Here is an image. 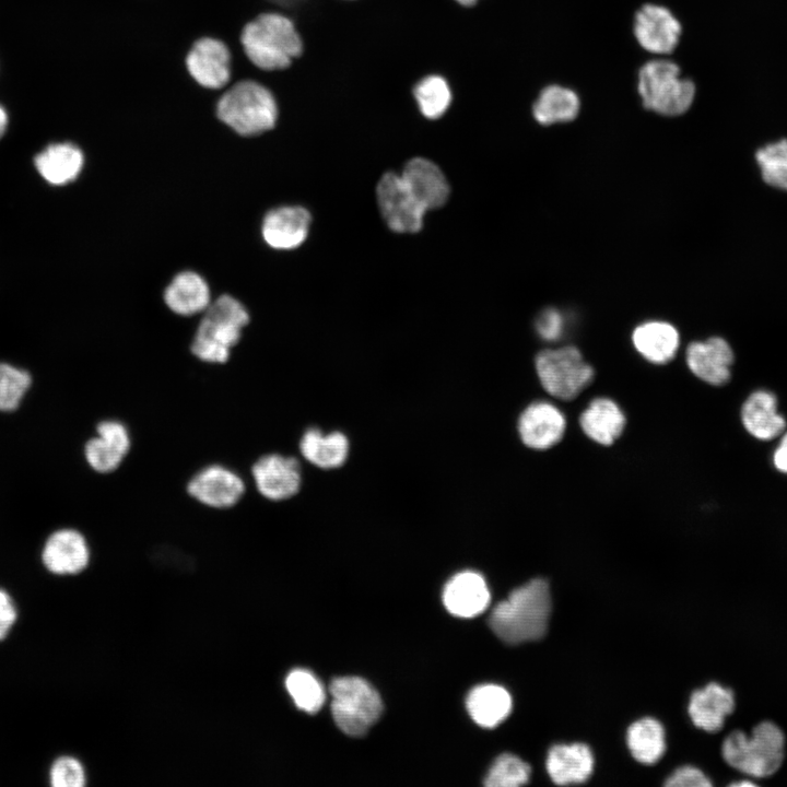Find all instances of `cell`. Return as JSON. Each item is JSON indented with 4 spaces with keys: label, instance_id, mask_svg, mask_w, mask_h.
Returning <instances> with one entry per match:
<instances>
[{
    "label": "cell",
    "instance_id": "obj_1",
    "mask_svg": "<svg viewBox=\"0 0 787 787\" xmlns=\"http://www.w3.org/2000/svg\"><path fill=\"white\" fill-rule=\"evenodd\" d=\"M551 613L548 583L535 578L514 589L497 603L489 618V625L504 643L516 645L542 638Z\"/></svg>",
    "mask_w": 787,
    "mask_h": 787
},
{
    "label": "cell",
    "instance_id": "obj_2",
    "mask_svg": "<svg viewBox=\"0 0 787 787\" xmlns=\"http://www.w3.org/2000/svg\"><path fill=\"white\" fill-rule=\"evenodd\" d=\"M248 322L249 315L236 298L220 296L203 312L192 338V355L207 364H225Z\"/></svg>",
    "mask_w": 787,
    "mask_h": 787
},
{
    "label": "cell",
    "instance_id": "obj_3",
    "mask_svg": "<svg viewBox=\"0 0 787 787\" xmlns=\"http://www.w3.org/2000/svg\"><path fill=\"white\" fill-rule=\"evenodd\" d=\"M637 92L645 109L665 117H677L691 108L696 86L691 79L681 77L678 63L654 59L638 69Z\"/></svg>",
    "mask_w": 787,
    "mask_h": 787
},
{
    "label": "cell",
    "instance_id": "obj_4",
    "mask_svg": "<svg viewBox=\"0 0 787 787\" xmlns=\"http://www.w3.org/2000/svg\"><path fill=\"white\" fill-rule=\"evenodd\" d=\"M242 44L250 61L265 70L286 68L303 49L292 21L278 13L261 14L248 23Z\"/></svg>",
    "mask_w": 787,
    "mask_h": 787
},
{
    "label": "cell",
    "instance_id": "obj_5",
    "mask_svg": "<svg viewBox=\"0 0 787 787\" xmlns=\"http://www.w3.org/2000/svg\"><path fill=\"white\" fill-rule=\"evenodd\" d=\"M724 760L735 770L753 777H766L780 767L785 755V736L772 721L759 724L751 736L732 731L721 748Z\"/></svg>",
    "mask_w": 787,
    "mask_h": 787
},
{
    "label": "cell",
    "instance_id": "obj_6",
    "mask_svg": "<svg viewBox=\"0 0 787 787\" xmlns=\"http://www.w3.org/2000/svg\"><path fill=\"white\" fill-rule=\"evenodd\" d=\"M219 118L242 136H255L275 125L278 109L272 94L254 81L231 87L218 104Z\"/></svg>",
    "mask_w": 787,
    "mask_h": 787
},
{
    "label": "cell",
    "instance_id": "obj_7",
    "mask_svg": "<svg viewBox=\"0 0 787 787\" xmlns=\"http://www.w3.org/2000/svg\"><path fill=\"white\" fill-rule=\"evenodd\" d=\"M331 713L339 729L361 737L377 721L383 703L378 692L360 677H339L329 685Z\"/></svg>",
    "mask_w": 787,
    "mask_h": 787
},
{
    "label": "cell",
    "instance_id": "obj_8",
    "mask_svg": "<svg viewBox=\"0 0 787 787\" xmlns=\"http://www.w3.org/2000/svg\"><path fill=\"white\" fill-rule=\"evenodd\" d=\"M535 364L544 390L561 400L576 398L594 378V368L571 345L539 352Z\"/></svg>",
    "mask_w": 787,
    "mask_h": 787
},
{
    "label": "cell",
    "instance_id": "obj_9",
    "mask_svg": "<svg viewBox=\"0 0 787 787\" xmlns=\"http://www.w3.org/2000/svg\"><path fill=\"white\" fill-rule=\"evenodd\" d=\"M187 494L199 504L213 509L236 506L244 497L246 483L234 469L210 463L192 474L186 484Z\"/></svg>",
    "mask_w": 787,
    "mask_h": 787
},
{
    "label": "cell",
    "instance_id": "obj_10",
    "mask_svg": "<svg viewBox=\"0 0 787 787\" xmlns=\"http://www.w3.org/2000/svg\"><path fill=\"white\" fill-rule=\"evenodd\" d=\"M376 197L387 225L398 233H415L423 225L425 209L414 198L401 175L389 172L377 184Z\"/></svg>",
    "mask_w": 787,
    "mask_h": 787
},
{
    "label": "cell",
    "instance_id": "obj_11",
    "mask_svg": "<svg viewBox=\"0 0 787 787\" xmlns=\"http://www.w3.org/2000/svg\"><path fill=\"white\" fill-rule=\"evenodd\" d=\"M681 35V22L662 4L644 3L634 14L633 36L639 47L649 54H672Z\"/></svg>",
    "mask_w": 787,
    "mask_h": 787
},
{
    "label": "cell",
    "instance_id": "obj_12",
    "mask_svg": "<svg viewBox=\"0 0 787 787\" xmlns=\"http://www.w3.org/2000/svg\"><path fill=\"white\" fill-rule=\"evenodd\" d=\"M250 474L257 492L271 502L291 498L302 483L298 460L281 454H266L257 458L250 467Z\"/></svg>",
    "mask_w": 787,
    "mask_h": 787
},
{
    "label": "cell",
    "instance_id": "obj_13",
    "mask_svg": "<svg viewBox=\"0 0 787 787\" xmlns=\"http://www.w3.org/2000/svg\"><path fill=\"white\" fill-rule=\"evenodd\" d=\"M132 446L128 426L120 420L107 419L96 425V436L84 446L87 465L98 473H111L120 468Z\"/></svg>",
    "mask_w": 787,
    "mask_h": 787
},
{
    "label": "cell",
    "instance_id": "obj_14",
    "mask_svg": "<svg viewBox=\"0 0 787 787\" xmlns=\"http://www.w3.org/2000/svg\"><path fill=\"white\" fill-rule=\"evenodd\" d=\"M688 367L694 376L713 386L726 385L731 378L735 353L729 342L718 336L691 342L685 352Z\"/></svg>",
    "mask_w": 787,
    "mask_h": 787
},
{
    "label": "cell",
    "instance_id": "obj_15",
    "mask_svg": "<svg viewBox=\"0 0 787 787\" xmlns=\"http://www.w3.org/2000/svg\"><path fill=\"white\" fill-rule=\"evenodd\" d=\"M566 421L554 404L547 401L530 403L518 419V433L522 443L543 450L557 444L564 435Z\"/></svg>",
    "mask_w": 787,
    "mask_h": 787
},
{
    "label": "cell",
    "instance_id": "obj_16",
    "mask_svg": "<svg viewBox=\"0 0 787 787\" xmlns=\"http://www.w3.org/2000/svg\"><path fill=\"white\" fill-rule=\"evenodd\" d=\"M743 428L754 438L768 442L780 436L787 426L786 419L778 411V400L766 389L752 391L740 410Z\"/></svg>",
    "mask_w": 787,
    "mask_h": 787
},
{
    "label": "cell",
    "instance_id": "obj_17",
    "mask_svg": "<svg viewBox=\"0 0 787 787\" xmlns=\"http://www.w3.org/2000/svg\"><path fill=\"white\" fill-rule=\"evenodd\" d=\"M310 221L309 212L298 205L273 209L267 213L262 222L263 239L274 249H294L305 242Z\"/></svg>",
    "mask_w": 787,
    "mask_h": 787
},
{
    "label": "cell",
    "instance_id": "obj_18",
    "mask_svg": "<svg viewBox=\"0 0 787 787\" xmlns=\"http://www.w3.org/2000/svg\"><path fill=\"white\" fill-rule=\"evenodd\" d=\"M42 557L46 568L54 574H78L87 566L90 550L81 532L60 529L47 539Z\"/></svg>",
    "mask_w": 787,
    "mask_h": 787
},
{
    "label": "cell",
    "instance_id": "obj_19",
    "mask_svg": "<svg viewBox=\"0 0 787 787\" xmlns=\"http://www.w3.org/2000/svg\"><path fill=\"white\" fill-rule=\"evenodd\" d=\"M186 63L192 78L204 87L220 89L230 79V52L220 40L208 37L198 40Z\"/></svg>",
    "mask_w": 787,
    "mask_h": 787
},
{
    "label": "cell",
    "instance_id": "obj_20",
    "mask_svg": "<svg viewBox=\"0 0 787 787\" xmlns=\"http://www.w3.org/2000/svg\"><path fill=\"white\" fill-rule=\"evenodd\" d=\"M401 177L425 210L439 208L448 199L450 190L444 173L426 158L410 160L404 165Z\"/></svg>",
    "mask_w": 787,
    "mask_h": 787
},
{
    "label": "cell",
    "instance_id": "obj_21",
    "mask_svg": "<svg viewBox=\"0 0 787 787\" xmlns=\"http://www.w3.org/2000/svg\"><path fill=\"white\" fill-rule=\"evenodd\" d=\"M490 591L482 575L466 571L455 575L445 586V608L459 618H473L483 612L490 602Z\"/></svg>",
    "mask_w": 787,
    "mask_h": 787
},
{
    "label": "cell",
    "instance_id": "obj_22",
    "mask_svg": "<svg viewBox=\"0 0 787 787\" xmlns=\"http://www.w3.org/2000/svg\"><path fill=\"white\" fill-rule=\"evenodd\" d=\"M733 692L712 682L692 693L689 714L693 724L705 731L715 732L723 728L725 719L735 709Z\"/></svg>",
    "mask_w": 787,
    "mask_h": 787
},
{
    "label": "cell",
    "instance_id": "obj_23",
    "mask_svg": "<svg viewBox=\"0 0 787 787\" xmlns=\"http://www.w3.org/2000/svg\"><path fill=\"white\" fill-rule=\"evenodd\" d=\"M545 765L555 784H580L592 773L594 755L584 743L555 744L548 752Z\"/></svg>",
    "mask_w": 787,
    "mask_h": 787
},
{
    "label": "cell",
    "instance_id": "obj_24",
    "mask_svg": "<svg viewBox=\"0 0 787 787\" xmlns=\"http://www.w3.org/2000/svg\"><path fill=\"white\" fill-rule=\"evenodd\" d=\"M621 408L609 398H596L579 416L583 432L600 445H611L620 437L625 426Z\"/></svg>",
    "mask_w": 787,
    "mask_h": 787
},
{
    "label": "cell",
    "instance_id": "obj_25",
    "mask_svg": "<svg viewBox=\"0 0 787 787\" xmlns=\"http://www.w3.org/2000/svg\"><path fill=\"white\" fill-rule=\"evenodd\" d=\"M168 308L181 316L203 313L211 303L210 289L205 280L192 271L178 273L164 293Z\"/></svg>",
    "mask_w": 787,
    "mask_h": 787
},
{
    "label": "cell",
    "instance_id": "obj_26",
    "mask_svg": "<svg viewBox=\"0 0 787 787\" xmlns=\"http://www.w3.org/2000/svg\"><path fill=\"white\" fill-rule=\"evenodd\" d=\"M531 110L535 120L542 126L569 122L579 114L580 99L567 86L549 84L539 91Z\"/></svg>",
    "mask_w": 787,
    "mask_h": 787
},
{
    "label": "cell",
    "instance_id": "obj_27",
    "mask_svg": "<svg viewBox=\"0 0 787 787\" xmlns=\"http://www.w3.org/2000/svg\"><path fill=\"white\" fill-rule=\"evenodd\" d=\"M632 340L638 353L654 364L671 361L680 343L678 330L668 322L657 320L637 326Z\"/></svg>",
    "mask_w": 787,
    "mask_h": 787
},
{
    "label": "cell",
    "instance_id": "obj_28",
    "mask_svg": "<svg viewBox=\"0 0 787 787\" xmlns=\"http://www.w3.org/2000/svg\"><path fill=\"white\" fill-rule=\"evenodd\" d=\"M298 447L308 462L321 469H333L344 463L350 446L341 432L324 434L319 428L310 427L302 435Z\"/></svg>",
    "mask_w": 787,
    "mask_h": 787
},
{
    "label": "cell",
    "instance_id": "obj_29",
    "mask_svg": "<svg viewBox=\"0 0 787 787\" xmlns=\"http://www.w3.org/2000/svg\"><path fill=\"white\" fill-rule=\"evenodd\" d=\"M84 163L82 151L72 143H54L35 157L39 174L52 185H64L74 180Z\"/></svg>",
    "mask_w": 787,
    "mask_h": 787
},
{
    "label": "cell",
    "instance_id": "obj_30",
    "mask_svg": "<svg viewBox=\"0 0 787 787\" xmlns=\"http://www.w3.org/2000/svg\"><path fill=\"white\" fill-rule=\"evenodd\" d=\"M470 717L481 727L493 728L509 715L512 697L506 689L483 684L470 691L466 701Z\"/></svg>",
    "mask_w": 787,
    "mask_h": 787
},
{
    "label": "cell",
    "instance_id": "obj_31",
    "mask_svg": "<svg viewBox=\"0 0 787 787\" xmlns=\"http://www.w3.org/2000/svg\"><path fill=\"white\" fill-rule=\"evenodd\" d=\"M626 741L634 759L644 764L656 763L665 753V730L654 718H642L627 729Z\"/></svg>",
    "mask_w": 787,
    "mask_h": 787
},
{
    "label": "cell",
    "instance_id": "obj_32",
    "mask_svg": "<svg viewBox=\"0 0 787 787\" xmlns=\"http://www.w3.org/2000/svg\"><path fill=\"white\" fill-rule=\"evenodd\" d=\"M754 161L767 187L787 192V139L762 145L755 151Z\"/></svg>",
    "mask_w": 787,
    "mask_h": 787
},
{
    "label": "cell",
    "instance_id": "obj_33",
    "mask_svg": "<svg viewBox=\"0 0 787 787\" xmlns=\"http://www.w3.org/2000/svg\"><path fill=\"white\" fill-rule=\"evenodd\" d=\"M287 692L295 705L309 714L317 713L326 698L325 690L319 680L309 671L295 669L285 680Z\"/></svg>",
    "mask_w": 787,
    "mask_h": 787
},
{
    "label": "cell",
    "instance_id": "obj_34",
    "mask_svg": "<svg viewBox=\"0 0 787 787\" xmlns=\"http://www.w3.org/2000/svg\"><path fill=\"white\" fill-rule=\"evenodd\" d=\"M414 96L422 114L430 119L441 117L451 101L447 82L438 75L421 80L414 87Z\"/></svg>",
    "mask_w": 787,
    "mask_h": 787
},
{
    "label": "cell",
    "instance_id": "obj_35",
    "mask_svg": "<svg viewBox=\"0 0 787 787\" xmlns=\"http://www.w3.org/2000/svg\"><path fill=\"white\" fill-rule=\"evenodd\" d=\"M530 766L510 753H503L496 757L489 770L484 785L488 787H518L528 783Z\"/></svg>",
    "mask_w": 787,
    "mask_h": 787
},
{
    "label": "cell",
    "instance_id": "obj_36",
    "mask_svg": "<svg viewBox=\"0 0 787 787\" xmlns=\"http://www.w3.org/2000/svg\"><path fill=\"white\" fill-rule=\"evenodd\" d=\"M30 385L27 372L0 363V410L15 409Z\"/></svg>",
    "mask_w": 787,
    "mask_h": 787
},
{
    "label": "cell",
    "instance_id": "obj_37",
    "mask_svg": "<svg viewBox=\"0 0 787 787\" xmlns=\"http://www.w3.org/2000/svg\"><path fill=\"white\" fill-rule=\"evenodd\" d=\"M49 782L54 787H82L85 784L83 766L71 756H61L51 765Z\"/></svg>",
    "mask_w": 787,
    "mask_h": 787
},
{
    "label": "cell",
    "instance_id": "obj_38",
    "mask_svg": "<svg viewBox=\"0 0 787 787\" xmlns=\"http://www.w3.org/2000/svg\"><path fill=\"white\" fill-rule=\"evenodd\" d=\"M535 327L543 340L555 341L563 333L564 319L557 309L547 308L538 316Z\"/></svg>",
    "mask_w": 787,
    "mask_h": 787
},
{
    "label": "cell",
    "instance_id": "obj_39",
    "mask_svg": "<svg viewBox=\"0 0 787 787\" xmlns=\"http://www.w3.org/2000/svg\"><path fill=\"white\" fill-rule=\"evenodd\" d=\"M670 787H709L708 777L698 768L685 765L677 768L665 783Z\"/></svg>",
    "mask_w": 787,
    "mask_h": 787
},
{
    "label": "cell",
    "instance_id": "obj_40",
    "mask_svg": "<svg viewBox=\"0 0 787 787\" xmlns=\"http://www.w3.org/2000/svg\"><path fill=\"white\" fill-rule=\"evenodd\" d=\"M17 619V610L11 596L0 588V641L10 632Z\"/></svg>",
    "mask_w": 787,
    "mask_h": 787
},
{
    "label": "cell",
    "instance_id": "obj_41",
    "mask_svg": "<svg viewBox=\"0 0 787 787\" xmlns=\"http://www.w3.org/2000/svg\"><path fill=\"white\" fill-rule=\"evenodd\" d=\"M773 466L784 474H787V430L780 435L778 445L773 451Z\"/></svg>",
    "mask_w": 787,
    "mask_h": 787
},
{
    "label": "cell",
    "instance_id": "obj_42",
    "mask_svg": "<svg viewBox=\"0 0 787 787\" xmlns=\"http://www.w3.org/2000/svg\"><path fill=\"white\" fill-rule=\"evenodd\" d=\"M9 122V117L5 108L0 105V138L5 132Z\"/></svg>",
    "mask_w": 787,
    "mask_h": 787
},
{
    "label": "cell",
    "instance_id": "obj_43",
    "mask_svg": "<svg viewBox=\"0 0 787 787\" xmlns=\"http://www.w3.org/2000/svg\"><path fill=\"white\" fill-rule=\"evenodd\" d=\"M275 4L283 5V7H295L305 0H269Z\"/></svg>",
    "mask_w": 787,
    "mask_h": 787
},
{
    "label": "cell",
    "instance_id": "obj_44",
    "mask_svg": "<svg viewBox=\"0 0 787 787\" xmlns=\"http://www.w3.org/2000/svg\"><path fill=\"white\" fill-rule=\"evenodd\" d=\"M732 786H755V784L750 780H744V782L742 780L739 783H733Z\"/></svg>",
    "mask_w": 787,
    "mask_h": 787
},
{
    "label": "cell",
    "instance_id": "obj_45",
    "mask_svg": "<svg viewBox=\"0 0 787 787\" xmlns=\"http://www.w3.org/2000/svg\"><path fill=\"white\" fill-rule=\"evenodd\" d=\"M456 1L466 7L473 5L477 2V0H456Z\"/></svg>",
    "mask_w": 787,
    "mask_h": 787
}]
</instances>
